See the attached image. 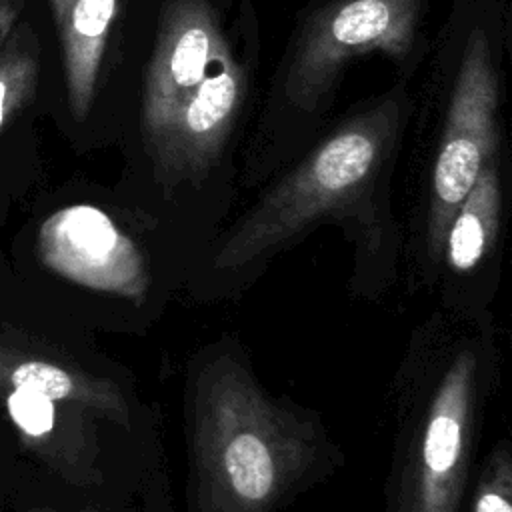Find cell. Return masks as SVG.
<instances>
[{"instance_id": "obj_3", "label": "cell", "mask_w": 512, "mask_h": 512, "mask_svg": "<svg viewBox=\"0 0 512 512\" xmlns=\"http://www.w3.org/2000/svg\"><path fill=\"white\" fill-rule=\"evenodd\" d=\"M420 0H338L308 26L286 78V98L314 108L342 64L362 52L404 56L416 36Z\"/></svg>"}, {"instance_id": "obj_8", "label": "cell", "mask_w": 512, "mask_h": 512, "mask_svg": "<svg viewBox=\"0 0 512 512\" xmlns=\"http://www.w3.org/2000/svg\"><path fill=\"white\" fill-rule=\"evenodd\" d=\"M52 8L62 40L70 110L82 120L94 100L116 0H52Z\"/></svg>"}, {"instance_id": "obj_12", "label": "cell", "mask_w": 512, "mask_h": 512, "mask_svg": "<svg viewBox=\"0 0 512 512\" xmlns=\"http://www.w3.org/2000/svg\"><path fill=\"white\" fill-rule=\"evenodd\" d=\"M476 512H512V506L502 492L484 490L476 500Z\"/></svg>"}, {"instance_id": "obj_1", "label": "cell", "mask_w": 512, "mask_h": 512, "mask_svg": "<svg viewBox=\"0 0 512 512\" xmlns=\"http://www.w3.org/2000/svg\"><path fill=\"white\" fill-rule=\"evenodd\" d=\"M398 116L396 102H382L328 136L234 230L216 256V266H242L312 218L350 200L372 178L392 144Z\"/></svg>"}, {"instance_id": "obj_5", "label": "cell", "mask_w": 512, "mask_h": 512, "mask_svg": "<svg viewBox=\"0 0 512 512\" xmlns=\"http://www.w3.org/2000/svg\"><path fill=\"white\" fill-rule=\"evenodd\" d=\"M38 254L72 282L118 294L136 290L140 266L134 244L94 206L76 204L50 214L38 232Z\"/></svg>"}, {"instance_id": "obj_4", "label": "cell", "mask_w": 512, "mask_h": 512, "mask_svg": "<svg viewBox=\"0 0 512 512\" xmlns=\"http://www.w3.org/2000/svg\"><path fill=\"white\" fill-rule=\"evenodd\" d=\"M232 56L206 0H170L144 78L142 134L148 150L198 94L204 80Z\"/></svg>"}, {"instance_id": "obj_6", "label": "cell", "mask_w": 512, "mask_h": 512, "mask_svg": "<svg viewBox=\"0 0 512 512\" xmlns=\"http://www.w3.org/2000/svg\"><path fill=\"white\" fill-rule=\"evenodd\" d=\"M472 374L474 362L470 354L458 356L432 400L420 444L416 512H452L464 458Z\"/></svg>"}, {"instance_id": "obj_11", "label": "cell", "mask_w": 512, "mask_h": 512, "mask_svg": "<svg viewBox=\"0 0 512 512\" xmlns=\"http://www.w3.org/2000/svg\"><path fill=\"white\" fill-rule=\"evenodd\" d=\"M36 78V54L24 36H16L0 54V130L32 98Z\"/></svg>"}, {"instance_id": "obj_9", "label": "cell", "mask_w": 512, "mask_h": 512, "mask_svg": "<svg viewBox=\"0 0 512 512\" xmlns=\"http://www.w3.org/2000/svg\"><path fill=\"white\" fill-rule=\"evenodd\" d=\"M500 208V186L494 160H488L478 174L468 196L462 200L448 224V260L452 268L464 272L474 268L484 256L496 226Z\"/></svg>"}, {"instance_id": "obj_7", "label": "cell", "mask_w": 512, "mask_h": 512, "mask_svg": "<svg viewBox=\"0 0 512 512\" xmlns=\"http://www.w3.org/2000/svg\"><path fill=\"white\" fill-rule=\"evenodd\" d=\"M0 390H30L54 400L106 408V388L46 350L18 326L0 320Z\"/></svg>"}, {"instance_id": "obj_10", "label": "cell", "mask_w": 512, "mask_h": 512, "mask_svg": "<svg viewBox=\"0 0 512 512\" xmlns=\"http://www.w3.org/2000/svg\"><path fill=\"white\" fill-rule=\"evenodd\" d=\"M220 464L232 492L246 504L266 502L278 482L276 454L254 424H236L220 448Z\"/></svg>"}, {"instance_id": "obj_13", "label": "cell", "mask_w": 512, "mask_h": 512, "mask_svg": "<svg viewBox=\"0 0 512 512\" xmlns=\"http://www.w3.org/2000/svg\"><path fill=\"white\" fill-rule=\"evenodd\" d=\"M16 20V2L14 0H0V48L8 40L12 24Z\"/></svg>"}, {"instance_id": "obj_2", "label": "cell", "mask_w": 512, "mask_h": 512, "mask_svg": "<svg viewBox=\"0 0 512 512\" xmlns=\"http://www.w3.org/2000/svg\"><path fill=\"white\" fill-rule=\"evenodd\" d=\"M498 82L492 68L488 40L474 30L462 56L446 126L432 172L430 238L436 250L448 224L478 180L480 170L492 160L496 148Z\"/></svg>"}]
</instances>
